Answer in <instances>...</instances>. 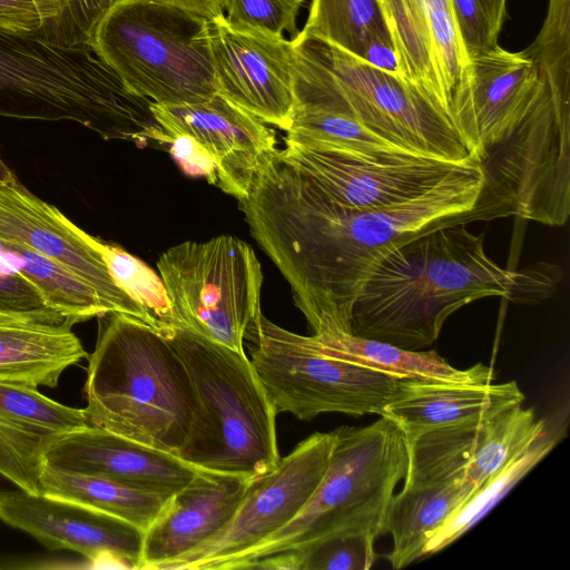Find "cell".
Wrapping results in <instances>:
<instances>
[{
	"mask_svg": "<svg viewBox=\"0 0 570 570\" xmlns=\"http://www.w3.org/2000/svg\"><path fill=\"white\" fill-rule=\"evenodd\" d=\"M482 186V170L471 158L416 198L351 209L326 198L277 149L239 203L314 334L351 333L353 306L381 261L434 229L485 220L476 207Z\"/></svg>",
	"mask_w": 570,
	"mask_h": 570,
	"instance_id": "obj_1",
	"label": "cell"
},
{
	"mask_svg": "<svg viewBox=\"0 0 570 570\" xmlns=\"http://www.w3.org/2000/svg\"><path fill=\"white\" fill-rule=\"evenodd\" d=\"M517 271L487 253L465 225L441 227L391 250L371 274L352 311L351 333L420 351L449 316L491 296L508 298Z\"/></svg>",
	"mask_w": 570,
	"mask_h": 570,
	"instance_id": "obj_2",
	"label": "cell"
},
{
	"mask_svg": "<svg viewBox=\"0 0 570 570\" xmlns=\"http://www.w3.org/2000/svg\"><path fill=\"white\" fill-rule=\"evenodd\" d=\"M83 386L89 425L177 455L198 411L188 371L169 341L128 315L99 316Z\"/></svg>",
	"mask_w": 570,
	"mask_h": 570,
	"instance_id": "obj_3",
	"label": "cell"
},
{
	"mask_svg": "<svg viewBox=\"0 0 570 570\" xmlns=\"http://www.w3.org/2000/svg\"><path fill=\"white\" fill-rule=\"evenodd\" d=\"M153 101L131 91L89 45L0 31V117L71 120L104 139L167 146Z\"/></svg>",
	"mask_w": 570,
	"mask_h": 570,
	"instance_id": "obj_4",
	"label": "cell"
},
{
	"mask_svg": "<svg viewBox=\"0 0 570 570\" xmlns=\"http://www.w3.org/2000/svg\"><path fill=\"white\" fill-rule=\"evenodd\" d=\"M165 337L184 362L198 411L177 456L198 469L258 478L279 463L277 411L250 358L186 327Z\"/></svg>",
	"mask_w": 570,
	"mask_h": 570,
	"instance_id": "obj_5",
	"label": "cell"
},
{
	"mask_svg": "<svg viewBox=\"0 0 570 570\" xmlns=\"http://www.w3.org/2000/svg\"><path fill=\"white\" fill-rule=\"evenodd\" d=\"M326 472L302 510L283 528L223 569H243L264 556L302 550L337 534H386L394 490L407 469V443L386 416L365 426L333 430Z\"/></svg>",
	"mask_w": 570,
	"mask_h": 570,
	"instance_id": "obj_6",
	"label": "cell"
},
{
	"mask_svg": "<svg viewBox=\"0 0 570 570\" xmlns=\"http://www.w3.org/2000/svg\"><path fill=\"white\" fill-rule=\"evenodd\" d=\"M293 109L351 117L419 156L462 164L472 157L451 122L401 79L326 42L296 36Z\"/></svg>",
	"mask_w": 570,
	"mask_h": 570,
	"instance_id": "obj_7",
	"label": "cell"
},
{
	"mask_svg": "<svg viewBox=\"0 0 570 570\" xmlns=\"http://www.w3.org/2000/svg\"><path fill=\"white\" fill-rule=\"evenodd\" d=\"M89 46L135 94L159 105L217 94L209 19L156 0H120L96 23Z\"/></svg>",
	"mask_w": 570,
	"mask_h": 570,
	"instance_id": "obj_8",
	"label": "cell"
},
{
	"mask_svg": "<svg viewBox=\"0 0 570 570\" xmlns=\"http://www.w3.org/2000/svg\"><path fill=\"white\" fill-rule=\"evenodd\" d=\"M473 159L483 174L476 207L485 220L514 215L549 226L567 223L570 108L557 106L542 82L515 126Z\"/></svg>",
	"mask_w": 570,
	"mask_h": 570,
	"instance_id": "obj_9",
	"label": "cell"
},
{
	"mask_svg": "<svg viewBox=\"0 0 570 570\" xmlns=\"http://www.w3.org/2000/svg\"><path fill=\"white\" fill-rule=\"evenodd\" d=\"M246 342L277 413L299 420L331 412L357 417L379 414L399 377L332 356L312 335L289 332L263 314Z\"/></svg>",
	"mask_w": 570,
	"mask_h": 570,
	"instance_id": "obj_10",
	"label": "cell"
},
{
	"mask_svg": "<svg viewBox=\"0 0 570 570\" xmlns=\"http://www.w3.org/2000/svg\"><path fill=\"white\" fill-rule=\"evenodd\" d=\"M157 268L178 326L245 352L263 314V273L247 243L227 235L188 240L164 252Z\"/></svg>",
	"mask_w": 570,
	"mask_h": 570,
	"instance_id": "obj_11",
	"label": "cell"
},
{
	"mask_svg": "<svg viewBox=\"0 0 570 570\" xmlns=\"http://www.w3.org/2000/svg\"><path fill=\"white\" fill-rule=\"evenodd\" d=\"M334 433L316 432L299 442L277 466L252 480L238 508L212 538L157 570H218L288 523L323 479Z\"/></svg>",
	"mask_w": 570,
	"mask_h": 570,
	"instance_id": "obj_12",
	"label": "cell"
},
{
	"mask_svg": "<svg viewBox=\"0 0 570 570\" xmlns=\"http://www.w3.org/2000/svg\"><path fill=\"white\" fill-rule=\"evenodd\" d=\"M284 141L282 155L304 171L326 198L351 209L386 207L416 198L464 164L406 154L364 155Z\"/></svg>",
	"mask_w": 570,
	"mask_h": 570,
	"instance_id": "obj_13",
	"label": "cell"
},
{
	"mask_svg": "<svg viewBox=\"0 0 570 570\" xmlns=\"http://www.w3.org/2000/svg\"><path fill=\"white\" fill-rule=\"evenodd\" d=\"M0 242L51 259L91 286L110 313L135 317L160 333L153 316L112 279L98 246L99 238L87 234L20 183L0 184Z\"/></svg>",
	"mask_w": 570,
	"mask_h": 570,
	"instance_id": "obj_14",
	"label": "cell"
},
{
	"mask_svg": "<svg viewBox=\"0 0 570 570\" xmlns=\"http://www.w3.org/2000/svg\"><path fill=\"white\" fill-rule=\"evenodd\" d=\"M209 26L217 92L286 131L294 106L292 40L237 30L224 13Z\"/></svg>",
	"mask_w": 570,
	"mask_h": 570,
	"instance_id": "obj_15",
	"label": "cell"
},
{
	"mask_svg": "<svg viewBox=\"0 0 570 570\" xmlns=\"http://www.w3.org/2000/svg\"><path fill=\"white\" fill-rule=\"evenodd\" d=\"M0 520L49 550H71L91 562L139 569L144 531L106 512L23 490H0Z\"/></svg>",
	"mask_w": 570,
	"mask_h": 570,
	"instance_id": "obj_16",
	"label": "cell"
},
{
	"mask_svg": "<svg viewBox=\"0 0 570 570\" xmlns=\"http://www.w3.org/2000/svg\"><path fill=\"white\" fill-rule=\"evenodd\" d=\"M150 108L168 137L189 136L208 151L216 165V186L239 202L277 150L275 132L267 124L218 92L200 102H151Z\"/></svg>",
	"mask_w": 570,
	"mask_h": 570,
	"instance_id": "obj_17",
	"label": "cell"
},
{
	"mask_svg": "<svg viewBox=\"0 0 570 570\" xmlns=\"http://www.w3.org/2000/svg\"><path fill=\"white\" fill-rule=\"evenodd\" d=\"M541 82L531 59L499 45L472 58L454 129L471 157L500 140L524 116Z\"/></svg>",
	"mask_w": 570,
	"mask_h": 570,
	"instance_id": "obj_18",
	"label": "cell"
},
{
	"mask_svg": "<svg viewBox=\"0 0 570 570\" xmlns=\"http://www.w3.org/2000/svg\"><path fill=\"white\" fill-rule=\"evenodd\" d=\"M43 459L45 465L55 470L100 476L167 495L184 488L199 470L175 454L94 425L51 436Z\"/></svg>",
	"mask_w": 570,
	"mask_h": 570,
	"instance_id": "obj_19",
	"label": "cell"
},
{
	"mask_svg": "<svg viewBox=\"0 0 570 570\" xmlns=\"http://www.w3.org/2000/svg\"><path fill=\"white\" fill-rule=\"evenodd\" d=\"M253 479L199 469L175 492L144 533L139 570L157 568L195 549L230 520Z\"/></svg>",
	"mask_w": 570,
	"mask_h": 570,
	"instance_id": "obj_20",
	"label": "cell"
},
{
	"mask_svg": "<svg viewBox=\"0 0 570 570\" xmlns=\"http://www.w3.org/2000/svg\"><path fill=\"white\" fill-rule=\"evenodd\" d=\"M523 401L524 394L515 381L463 383L399 376L379 415L397 424L410 441L436 428L483 421Z\"/></svg>",
	"mask_w": 570,
	"mask_h": 570,
	"instance_id": "obj_21",
	"label": "cell"
},
{
	"mask_svg": "<svg viewBox=\"0 0 570 570\" xmlns=\"http://www.w3.org/2000/svg\"><path fill=\"white\" fill-rule=\"evenodd\" d=\"M73 325L66 320L0 327V383L57 386L61 374L88 355Z\"/></svg>",
	"mask_w": 570,
	"mask_h": 570,
	"instance_id": "obj_22",
	"label": "cell"
},
{
	"mask_svg": "<svg viewBox=\"0 0 570 570\" xmlns=\"http://www.w3.org/2000/svg\"><path fill=\"white\" fill-rule=\"evenodd\" d=\"M475 491L466 481L440 483L404 482L393 495L386 533L393 540L387 559L393 569L423 558L428 535L451 517Z\"/></svg>",
	"mask_w": 570,
	"mask_h": 570,
	"instance_id": "obj_23",
	"label": "cell"
},
{
	"mask_svg": "<svg viewBox=\"0 0 570 570\" xmlns=\"http://www.w3.org/2000/svg\"><path fill=\"white\" fill-rule=\"evenodd\" d=\"M312 337L322 351L332 356L395 376L463 383H492L495 377L493 368L482 363L456 368L435 350L410 351L344 332L313 334Z\"/></svg>",
	"mask_w": 570,
	"mask_h": 570,
	"instance_id": "obj_24",
	"label": "cell"
},
{
	"mask_svg": "<svg viewBox=\"0 0 570 570\" xmlns=\"http://www.w3.org/2000/svg\"><path fill=\"white\" fill-rule=\"evenodd\" d=\"M39 494L72 501L126 520L145 531L171 495L109 479L55 470L45 465Z\"/></svg>",
	"mask_w": 570,
	"mask_h": 570,
	"instance_id": "obj_25",
	"label": "cell"
},
{
	"mask_svg": "<svg viewBox=\"0 0 570 570\" xmlns=\"http://www.w3.org/2000/svg\"><path fill=\"white\" fill-rule=\"evenodd\" d=\"M0 259L31 283L49 308L75 324L110 313L91 286L31 249L0 242Z\"/></svg>",
	"mask_w": 570,
	"mask_h": 570,
	"instance_id": "obj_26",
	"label": "cell"
},
{
	"mask_svg": "<svg viewBox=\"0 0 570 570\" xmlns=\"http://www.w3.org/2000/svg\"><path fill=\"white\" fill-rule=\"evenodd\" d=\"M546 432V421L537 419L533 409H524L522 403L487 417L481 423L465 481L479 488Z\"/></svg>",
	"mask_w": 570,
	"mask_h": 570,
	"instance_id": "obj_27",
	"label": "cell"
},
{
	"mask_svg": "<svg viewBox=\"0 0 570 570\" xmlns=\"http://www.w3.org/2000/svg\"><path fill=\"white\" fill-rule=\"evenodd\" d=\"M0 31L81 46L89 45L92 27L83 0H0Z\"/></svg>",
	"mask_w": 570,
	"mask_h": 570,
	"instance_id": "obj_28",
	"label": "cell"
},
{
	"mask_svg": "<svg viewBox=\"0 0 570 570\" xmlns=\"http://www.w3.org/2000/svg\"><path fill=\"white\" fill-rule=\"evenodd\" d=\"M556 442V436H549L546 432L530 448L476 488L451 517L428 535L423 557L443 550L463 535L552 450Z\"/></svg>",
	"mask_w": 570,
	"mask_h": 570,
	"instance_id": "obj_29",
	"label": "cell"
},
{
	"mask_svg": "<svg viewBox=\"0 0 570 570\" xmlns=\"http://www.w3.org/2000/svg\"><path fill=\"white\" fill-rule=\"evenodd\" d=\"M297 36L335 46L356 58L368 39H391L379 0H312Z\"/></svg>",
	"mask_w": 570,
	"mask_h": 570,
	"instance_id": "obj_30",
	"label": "cell"
},
{
	"mask_svg": "<svg viewBox=\"0 0 570 570\" xmlns=\"http://www.w3.org/2000/svg\"><path fill=\"white\" fill-rule=\"evenodd\" d=\"M284 139L364 155H414L381 138L351 117L320 110L293 109Z\"/></svg>",
	"mask_w": 570,
	"mask_h": 570,
	"instance_id": "obj_31",
	"label": "cell"
},
{
	"mask_svg": "<svg viewBox=\"0 0 570 570\" xmlns=\"http://www.w3.org/2000/svg\"><path fill=\"white\" fill-rule=\"evenodd\" d=\"M98 246L115 283L153 316L161 334L178 326L160 275L119 246L101 239Z\"/></svg>",
	"mask_w": 570,
	"mask_h": 570,
	"instance_id": "obj_32",
	"label": "cell"
},
{
	"mask_svg": "<svg viewBox=\"0 0 570 570\" xmlns=\"http://www.w3.org/2000/svg\"><path fill=\"white\" fill-rule=\"evenodd\" d=\"M414 1L430 30L440 78L451 98L454 119L455 107L465 92L470 59L456 29L451 0Z\"/></svg>",
	"mask_w": 570,
	"mask_h": 570,
	"instance_id": "obj_33",
	"label": "cell"
},
{
	"mask_svg": "<svg viewBox=\"0 0 570 570\" xmlns=\"http://www.w3.org/2000/svg\"><path fill=\"white\" fill-rule=\"evenodd\" d=\"M0 420L55 435L89 425L85 409L58 403L38 389L0 383Z\"/></svg>",
	"mask_w": 570,
	"mask_h": 570,
	"instance_id": "obj_34",
	"label": "cell"
},
{
	"mask_svg": "<svg viewBox=\"0 0 570 570\" xmlns=\"http://www.w3.org/2000/svg\"><path fill=\"white\" fill-rule=\"evenodd\" d=\"M51 436L0 420V475L20 490L39 494L43 450Z\"/></svg>",
	"mask_w": 570,
	"mask_h": 570,
	"instance_id": "obj_35",
	"label": "cell"
},
{
	"mask_svg": "<svg viewBox=\"0 0 570 570\" xmlns=\"http://www.w3.org/2000/svg\"><path fill=\"white\" fill-rule=\"evenodd\" d=\"M303 4L304 0H223L230 27L276 38L286 32L292 39L299 32L296 19Z\"/></svg>",
	"mask_w": 570,
	"mask_h": 570,
	"instance_id": "obj_36",
	"label": "cell"
},
{
	"mask_svg": "<svg viewBox=\"0 0 570 570\" xmlns=\"http://www.w3.org/2000/svg\"><path fill=\"white\" fill-rule=\"evenodd\" d=\"M375 538L366 534H337L298 553V570H368L376 559Z\"/></svg>",
	"mask_w": 570,
	"mask_h": 570,
	"instance_id": "obj_37",
	"label": "cell"
},
{
	"mask_svg": "<svg viewBox=\"0 0 570 570\" xmlns=\"http://www.w3.org/2000/svg\"><path fill=\"white\" fill-rule=\"evenodd\" d=\"M451 4L469 59L498 46L507 0H451Z\"/></svg>",
	"mask_w": 570,
	"mask_h": 570,
	"instance_id": "obj_38",
	"label": "cell"
},
{
	"mask_svg": "<svg viewBox=\"0 0 570 570\" xmlns=\"http://www.w3.org/2000/svg\"><path fill=\"white\" fill-rule=\"evenodd\" d=\"M562 276V268L549 263H537L521 268L517 271L508 299L515 304H537L554 294Z\"/></svg>",
	"mask_w": 570,
	"mask_h": 570,
	"instance_id": "obj_39",
	"label": "cell"
},
{
	"mask_svg": "<svg viewBox=\"0 0 570 570\" xmlns=\"http://www.w3.org/2000/svg\"><path fill=\"white\" fill-rule=\"evenodd\" d=\"M0 309L13 312L52 311L38 289L0 259Z\"/></svg>",
	"mask_w": 570,
	"mask_h": 570,
	"instance_id": "obj_40",
	"label": "cell"
},
{
	"mask_svg": "<svg viewBox=\"0 0 570 570\" xmlns=\"http://www.w3.org/2000/svg\"><path fill=\"white\" fill-rule=\"evenodd\" d=\"M168 150L185 174L202 176L217 185L216 165L208 151L194 138L185 135L169 137Z\"/></svg>",
	"mask_w": 570,
	"mask_h": 570,
	"instance_id": "obj_41",
	"label": "cell"
},
{
	"mask_svg": "<svg viewBox=\"0 0 570 570\" xmlns=\"http://www.w3.org/2000/svg\"><path fill=\"white\" fill-rule=\"evenodd\" d=\"M358 59L396 79L403 80L391 39L381 37H373L368 39Z\"/></svg>",
	"mask_w": 570,
	"mask_h": 570,
	"instance_id": "obj_42",
	"label": "cell"
},
{
	"mask_svg": "<svg viewBox=\"0 0 570 570\" xmlns=\"http://www.w3.org/2000/svg\"><path fill=\"white\" fill-rule=\"evenodd\" d=\"M55 311L13 312L0 309V327L36 323L59 324L65 322Z\"/></svg>",
	"mask_w": 570,
	"mask_h": 570,
	"instance_id": "obj_43",
	"label": "cell"
},
{
	"mask_svg": "<svg viewBox=\"0 0 570 570\" xmlns=\"http://www.w3.org/2000/svg\"><path fill=\"white\" fill-rule=\"evenodd\" d=\"M213 19L224 13L223 0H156Z\"/></svg>",
	"mask_w": 570,
	"mask_h": 570,
	"instance_id": "obj_44",
	"label": "cell"
},
{
	"mask_svg": "<svg viewBox=\"0 0 570 570\" xmlns=\"http://www.w3.org/2000/svg\"><path fill=\"white\" fill-rule=\"evenodd\" d=\"M120 0H83L91 27L102 18V16Z\"/></svg>",
	"mask_w": 570,
	"mask_h": 570,
	"instance_id": "obj_45",
	"label": "cell"
},
{
	"mask_svg": "<svg viewBox=\"0 0 570 570\" xmlns=\"http://www.w3.org/2000/svg\"><path fill=\"white\" fill-rule=\"evenodd\" d=\"M18 179L10 169V167L4 163L0 151V184H18Z\"/></svg>",
	"mask_w": 570,
	"mask_h": 570,
	"instance_id": "obj_46",
	"label": "cell"
}]
</instances>
